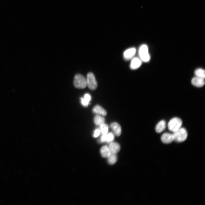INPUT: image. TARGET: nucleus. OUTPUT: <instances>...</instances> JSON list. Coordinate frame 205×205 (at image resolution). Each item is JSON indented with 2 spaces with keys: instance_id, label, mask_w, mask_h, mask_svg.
<instances>
[{
  "instance_id": "obj_1",
  "label": "nucleus",
  "mask_w": 205,
  "mask_h": 205,
  "mask_svg": "<svg viewBox=\"0 0 205 205\" xmlns=\"http://www.w3.org/2000/svg\"><path fill=\"white\" fill-rule=\"evenodd\" d=\"M174 140L178 142H181L185 141L187 138L188 134L186 129L181 127L173 134Z\"/></svg>"
},
{
  "instance_id": "obj_2",
  "label": "nucleus",
  "mask_w": 205,
  "mask_h": 205,
  "mask_svg": "<svg viewBox=\"0 0 205 205\" xmlns=\"http://www.w3.org/2000/svg\"><path fill=\"white\" fill-rule=\"evenodd\" d=\"M182 124L181 119L178 117H174L171 119L168 124V128L171 132H175L180 128Z\"/></svg>"
},
{
  "instance_id": "obj_3",
  "label": "nucleus",
  "mask_w": 205,
  "mask_h": 205,
  "mask_svg": "<svg viewBox=\"0 0 205 205\" xmlns=\"http://www.w3.org/2000/svg\"><path fill=\"white\" fill-rule=\"evenodd\" d=\"M73 84L74 86L77 88L84 89L87 86V80L83 75L77 74L75 76Z\"/></svg>"
},
{
  "instance_id": "obj_4",
  "label": "nucleus",
  "mask_w": 205,
  "mask_h": 205,
  "mask_svg": "<svg viewBox=\"0 0 205 205\" xmlns=\"http://www.w3.org/2000/svg\"><path fill=\"white\" fill-rule=\"evenodd\" d=\"M139 54L140 59L144 62H148L150 59V56L147 46L145 44L141 45L139 50Z\"/></svg>"
},
{
  "instance_id": "obj_5",
  "label": "nucleus",
  "mask_w": 205,
  "mask_h": 205,
  "mask_svg": "<svg viewBox=\"0 0 205 205\" xmlns=\"http://www.w3.org/2000/svg\"><path fill=\"white\" fill-rule=\"evenodd\" d=\"M87 85L92 90H95L97 87V84L95 76L92 73L90 72L87 75Z\"/></svg>"
},
{
  "instance_id": "obj_6",
  "label": "nucleus",
  "mask_w": 205,
  "mask_h": 205,
  "mask_svg": "<svg viewBox=\"0 0 205 205\" xmlns=\"http://www.w3.org/2000/svg\"><path fill=\"white\" fill-rule=\"evenodd\" d=\"M161 140L164 143L170 144L174 141L173 135V134L169 133H165L161 136Z\"/></svg>"
},
{
  "instance_id": "obj_7",
  "label": "nucleus",
  "mask_w": 205,
  "mask_h": 205,
  "mask_svg": "<svg viewBox=\"0 0 205 205\" xmlns=\"http://www.w3.org/2000/svg\"><path fill=\"white\" fill-rule=\"evenodd\" d=\"M191 83L194 86L200 87H203L204 85V79L196 76L192 79Z\"/></svg>"
},
{
  "instance_id": "obj_8",
  "label": "nucleus",
  "mask_w": 205,
  "mask_h": 205,
  "mask_svg": "<svg viewBox=\"0 0 205 205\" xmlns=\"http://www.w3.org/2000/svg\"><path fill=\"white\" fill-rule=\"evenodd\" d=\"M136 52V49L135 48H131L127 49L124 53V58L127 60L131 59L135 55Z\"/></svg>"
},
{
  "instance_id": "obj_9",
  "label": "nucleus",
  "mask_w": 205,
  "mask_h": 205,
  "mask_svg": "<svg viewBox=\"0 0 205 205\" xmlns=\"http://www.w3.org/2000/svg\"><path fill=\"white\" fill-rule=\"evenodd\" d=\"M114 134L116 136H119L121 134V129L120 125L116 122H114L111 124L110 125Z\"/></svg>"
},
{
  "instance_id": "obj_10",
  "label": "nucleus",
  "mask_w": 205,
  "mask_h": 205,
  "mask_svg": "<svg viewBox=\"0 0 205 205\" xmlns=\"http://www.w3.org/2000/svg\"><path fill=\"white\" fill-rule=\"evenodd\" d=\"M111 153L116 154L119 151L120 149V146L118 143L111 142L108 146Z\"/></svg>"
},
{
  "instance_id": "obj_11",
  "label": "nucleus",
  "mask_w": 205,
  "mask_h": 205,
  "mask_svg": "<svg viewBox=\"0 0 205 205\" xmlns=\"http://www.w3.org/2000/svg\"><path fill=\"white\" fill-rule=\"evenodd\" d=\"M142 61L138 58H135L132 60L130 67L132 69H135L139 68L141 65Z\"/></svg>"
},
{
  "instance_id": "obj_12",
  "label": "nucleus",
  "mask_w": 205,
  "mask_h": 205,
  "mask_svg": "<svg viewBox=\"0 0 205 205\" xmlns=\"http://www.w3.org/2000/svg\"><path fill=\"white\" fill-rule=\"evenodd\" d=\"M92 112L94 113L104 116L106 115L107 114L106 111L99 105L95 106L93 109Z\"/></svg>"
},
{
  "instance_id": "obj_13",
  "label": "nucleus",
  "mask_w": 205,
  "mask_h": 205,
  "mask_svg": "<svg viewBox=\"0 0 205 205\" xmlns=\"http://www.w3.org/2000/svg\"><path fill=\"white\" fill-rule=\"evenodd\" d=\"M166 127L165 121L164 120L160 121L156 125L155 130L157 132L160 133L164 131Z\"/></svg>"
},
{
  "instance_id": "obj_14",
  "label": "nucleus",
  "mask_w": 205,
  "mask_h": 205,
  "mask_svg": "<svg viewBox=\"0 0 205 205\" xmlns=\"http://www.w3.org/2000/svg\"><path fill=\"white\" fill-rule=\"evenodd\" d=\"M91 99V97L89 94L88 93L85 94L83 97L81 98V101L82 104L84 106H87L89 105V102Z\"/></svg>"
},
{
  "instance_id": "obj_15",
  "label": "nucleus",
  "mask_w": 205,
  "mask_h": 205,
  "mask_svg": "<svg viewBox=\"0 0 205 205\" xmlns=\"http://www.w3.org/2000/svg\"><path fill=\"white\" fill-rule=\"evenodd\" d=\"M100 153L101 156L104 157H108L111 153L108 146L106 145H104L101 148Z\"/></svg>"
},
{
  "instance_id": "obj_16",
  "label": "nucleus",
  "mask_w": 205,
  "mask_h": 205,
  "mask_svg": "<svg viewBox=\"0 0 205 205\" xmlns=\"http://www.w3.org/2000/svg\"><path fill=\"white\" fill-rule=\"evenodd\" d=\"M94 121L95 125L99 126L104 123L105 119L103 116L99 114H97L94 117Z\"/></svg>"
},
{
  "instance_id": "obj_17",
  "label": "nucleus",
  "mask_w": 205,
  "mask_h": 205,
  "mask_svg": "<svg viewBox=\"0 0 205 205\" xmlns=\"http://www.w3.org/2000/svg\"><path fill=\"white\" fill-rule=\"evenodd\" d=\"M194 74L196 76L205 79V72L204 69L202 68H198L196 69L194 71Z\"/></svg>"
},
{
  "instance_id": "obj_18",
  "label": "nucleus",
  "mask_w": 205,
  "mask_h": 205,
  "mask_svg": "<svg viewBox=\"0 0 205 205\" xmlns=\"http://www.w3.org/2000/svg\"><path fill=\"white\" fill-rule=\"evenodd\" d=\"M108 157L107 161L110 164H114L117 161V157L116 154L111 153Z\"/></svg>"
},
{
  "instance_id": "obj_19",
  "label": "nucleus",
  "mask_w": 205,
  "mask_h": 205,
  "mask_svg": "<svg viewBox=\"0 0 205 205\" xmlns=\"http://www.w3.org/2000/svg\"><path fill=\"white\" fill-rule=\"evenodd\" d=\"M102 134L105 135L107 134L108 127L107 125L104 123L99 125V128Z\"/></svg>"
},
{
  "instance_id": "obj_20",
  "label": "nucleus",
  "mask_w": 205,
  "mask_h": 205,
  "mask_svg": "<svg viewBox=\"0 0 205 205\" xmlns=\"http://www.w3.org/2000/svg\"><path fill=\"white\" fill-rule=\"evenodd\" d=\"M114 134L112 132H110L106 134V142L110 143L112 142L114 140Z\"/></svg>"
},
{
  "instance_id": "obj_21",
  "label": "nucleus",
  "mask_w": 205,
  "mask_h": 205,
  "mask_svg": "<svg viewBox=\"0 0 205 205\" xmlns=\"http://www.w3.org/2000/svg\"><path fill=\"white\" fill-rule=\"evenodd\" d=\"M101 133V131L99 128L96 129L94 131L93 136L94 138L98 137Z\"/></svg>"
},
{
  "instance_id": "obj_22",
  "label": "nucleus",
  "mask_w": 205,
  "mask_h": 205,
  "mask_svg": "<svg viewBox=\"0 0 205 205\" xmlns=\"http://www.w3.org/2000/svg\"><path fill=\"white\" fill-rule=\"evenodd\" d=\"M106 134H102L100 138L99 141L100 142L102 143L106 142Z\"/></svg>"
}]
</instances>
